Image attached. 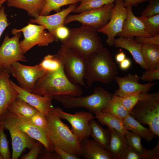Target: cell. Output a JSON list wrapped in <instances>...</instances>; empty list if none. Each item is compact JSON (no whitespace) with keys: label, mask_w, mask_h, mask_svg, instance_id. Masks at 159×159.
<instances>
[{"label":"cell","mask_w":159,"mask_h":159,"mask_svg":"<svg viewBox=\"0 0 159 159\" xmlns=\"http://www.w3.org/2000/svg\"><path fill=\"white\" fill-rule=\"evenodd\" d=\"M13 87L18 93V96L47 116L53 106L52 97L43 96L28 91L10 80Z\"/></svg>","instance_id":"e0dca14e"},{"label":"cell","mask_w":159,"mask_h":159,"mask_svg":"<svg viewBox=\"0 0 159 159\" xmlns=\"http://www.w3.org/2000/svg\"><path fill=\"white\" fill-rule=\"evenodd\" d=\"M32 93L53 97L59 95L81 96L82 88L71 82L65 75L62 68L59 70L46 72L36 82Z\"/></svg>","instance_id":"3957f363"},{"label":"cell","mask_w":159,"mask_h":159,"mask_svg":"<svg viewBox=\"0 0 159 159\" xmlns=\"http://www.w3.org/2000/svg\"><path fill=\"white\" fill-rule=\"evenodd\" d=\"M140 44H147L159 46V35L154 37H137L135 40Z\"/></svg>","instance_id":"f6af8a7d"},{"label":"cell","mask_w":159,"mask_h":159,"mask_svg":"<svg viewBox=\"0 0 159 159\" xmlns=\"http://www.w3.org/2000/svg\"><path fill=\"white\" fill-rule=\"evenodd\" d=\"M9 0H0V8L2 6L4 3Z\"/></svg>","instance_id":"db71d44e"},{"label":"cell","mask_w":159,"mask_h":159,"mask_svg":"<svg viewBox=\"0 0 159 159\" xmlns=\"http://www.w3.org/2000/svg\"><path fill=\"white\" fill-rule=\"evenodd\" d=\"M118 74L117 67L107 48L103 47L85 59V79L89 87L96 81L110 84Z\"/></svg>","instance_id":"6da1fadb"},{"label":"cell","mask_w":159,"mask_h":159,"mask_svg":"<svg viewBox=\"0 0 159 159\" xmlns=\"http://www.w3.org/2000/svg\"><path fill=\"white\" fill-rule=\"evenodd\" d=\"M41 25L29 23L20 29H13L12 34L22 32L24 39L19 42V46L22 53L24 54L36 45L40 47L47 46L56 40L55 37Z\"/></svg>","instance_id":"ba28073f"},{"label":"cell","mask_w":159,"mask_h":159,"mask_svg":"<svg viewBox=\"0 0 159 159\" xmlns=\"http://www.w3.org/2000/svg\"><path fill=\"white\" fill-rule=\"evenodd\" d=\"M149 0H123L124 6H136L139 4L143 2H148Z\"/></svg>","instance_id":"681fc988"},{"label":"cell","mask_w":159,"mask_h":159,"mask_svg":"<svg viewBox=\"0 0 159 159\" xmlns=\"http://www.w3.org/2000/svg\"><path fill=\"white\" fill-rule=\"evenodd\" d=\"M0 125L8 130L11 137L12 147L11 159H17L24 149H30L35 140L20 130L10 122L3 114L0 116Z\"/></svg>","instance_id":"5bb4252c"},{"label":"cell","mask_w":159,"mask_h":159,"mask_svg":"<svg viewBox=\"0 0 159 159\" xmlns=\"http://www.w3.org/2000/svg\"><path fill=\"white\" fill-rule=\"evenodd\" d=\"M46 117V134L53 147H58L78 157L81 155L80 143L69 127L61 120L54 107Z\"/></svg>","instance_id":"7a4b0ae2"},{"label":"cell","mask_w":159,"mask_h":159,"mask_svg":"<svg viewBox=\"0 0 159 159\" xmlns=\"http://www.w3.org/2000/svg\"><path fill=\"white\" fill-rule=\"evenodd\" d=\"M5 69L1 65H0V78L2 75Z\"/></svg>","instance_id":"f5cc1de1"},{"label":"cell","mask_w":159,"mask_h":159,"mask_svg":"<svg viewBox=\"0 0 159 159\" xmlns=\"http://www.w3.org/2000/svg\"><path fill=\"white\" fill-rule=\"evenodd\" d=\"M141 159H158L159 158V142L153 148L147 149L145 148L141 154Z\"/></svg>","instance_id":"60d3db41"},{"label":"cell","mask_w":159,"mask_h":159,"mask_svg":"<svg viewBox=\"0 0 159 159\" xmlns=\"http://www.w3.org/2000/svg\"><path fill=\"white\" fill-rule=\"evenodd\" d=\"M114 6V3H110L100 7L88 10L77 14H69L66 17L64 24L77 21L82 25L97 30L103 27L108 23Z\"/></svg>","instance_id":"9c48e42d"},{"label":"cell","mask_w":159,"mask_h":159,"mask_svg":"<svg viewBox=\"0 0 159 159\" xmlns=\"http://www.w3.org/2000/svg\"><path fill=\"white\" fill-rule=\"evenodd\" d=\"M43 145L40 142H36L30 151L27 154L24 155L20 157L21 159H37L42 152Z\"/></svg>","instance_id":"ab89813d"},{"label":"cell","mask_w":159,"mask_h":159,"mask_svg":"<svg viewBox=\"0 0 159 159\" xmlns=\"http://www.w3.org/2000/svg\"><path fill=\"white\" fill-rule=\"evenodd\" d=\"M69 32V28L64 25L58 27L56 29L54 36L56 40H60L61 41L67 37Z\"/></svg>","instance_id":"7bdbcfd3"},{"label":"cell","mask_w":159,"mask_h":159,"mask_svg":"<svg viewBox=\"0 0 159 159\" xmlns=\"http://www.w3.org/2000/svg\"><path fill=\"white\" fill-rule=\"evenodd\" d=\"M46 72L38 64L28 66L18 62L11 66L10 73L18 82L19 86L32 92L37 80Z\"/></svg>","instance_id":"4fadbf2b"},{"label":"cell","mask_w":159,"mask_h":159,"mask_svg":"<svg viewBox=\"0 0 159 159\" xmlns=\"http://www.w3.org/2000/svg\"><path fill=\"white\" fill-rule=\"evenodd\" d=\"M0 159H3L0 153Z\"/></svg>","instance_id":"11a10c76"},{"label":"cell","mask_w":159,"mask_h":159,"mask_svg":"<svg viewBox=\"0 0 159 159\" xmlns=\"http://www.w3.org/2000/svg\"><path fill=\"white\" fill-rule=\"evenodd\" d=\"M126 58V55L122 51H121L117 54L115 56L116 62L120 63Z\"/></svg>","instance_id":"816d5d0a"},{"label":"cell","mask_w":159,"mask_h":159,"mask_svg":"<svg viewBox=\"0 0 159 159\" xmlns=\"http://www.w3.org/2000/svg\"><path fill=\"white\" fill-rule=\"evenodd\" d=\"M107 129L110 136L107 150L112 155L114 159H120L128 145L125 135L113 128L108 127Z\"/></svg>","instance_id":"603a6c76"},{"label":"cell","mask_w":159,"mask_h":159,"mask_svg":"<svg viewBox=\"0 0 159 159\" xmlns=\"http://www.w3.org/2000/svg\"><path fill=\"white\" fill-rule=\"evenodd\" d=\"M9 74L5 69L0 78V116L18 95V92L10 84Z\"/></svg>","instance_id":"ffe728a7"},{"label":"cell","mask_w":159,"mask_h":159,"mask_svg":"<svg viewBox=\"0 0 159 159\" xmlns=\"http://www.w3.org/2000/svg\"><path fill=\"white\" fill-rule=\"evenodd\" d=\"M120 159H141V155L128 145Z\"/></svg>","instance_id":"ee69618b"},{"label":"cell","mask_w":159,"mask_h":159,"mask_svg":"<svg viewBox=\"0 0 159 159\" xmlns=\"http://www.w3.org/2000/svg\"><path fill=\"white\" fill-rule=\"evenodd\" d=\"M81 155L87 159H114L107 150L102 148L95 140L88 138L80 143Z\"/></svg>","instance_id":"7402d4cb"},{"label":"cell","mask_w":159,"mask_h":159,"mask_svg":"<svg viewBox=\"0 0 159 159\" xmlns=\"http://www.w3.org/2000/svg\"><path fill=\"white\" fill-rule=\"evenodd\" d=\"M125 135L128 145L138 153L142 154L145 148L141 143L142 138L139 135L127 130Z\"/></svg>","instance_id":"e575fe53"},{"label":"cell","mask_w":159,"mask_h":159,"mask_svg":"<svg viewBox=\"0 0 159 159\" xmlns=\"http://www.w3.org/2000/svg\"><path fill=\"white\" fill-rule=\"evenodd\" d=\"M140 79L143 81L152 82L159 80V69L146 70L141 76Z\"/></svg>","instance_id":"b9f144b4"},{"label":"cell","mask_w":159,"mask_h":159,"mask_svg":"<svg viewBox=\"0 0 159 159\" xmlns=\"http://www.w3.org/2000/svg\"><path fill=\"white\" fill-rule=\"evenodd\" d=\"M2 114L20 130L42 143L47 150L54 151L53 146L45 132L32 124L27 118L19 114L13 113L8 110Z\"/></svg>","instance_id":"7c38bea8"},{"label":"cell","mask_w":159,"mask_h":159,"mask_svg":"<svg viewBox=\"0 0 159 159\" xmlns=\"http://www.w3.org/2000/svg\"><path fill=\"white\" fill-rule=\"evenodd\" d=\"M132 6L126 7L127 13L121 31L117 34L132 39L134 37H150L142 22L134 14Z\"/></svg>","instance_id":"d6986e66"},{"label":"cell","mask_w":159,"mask_h":159,"mask_svg":"<svg viewBox=\"0 0 159 159\" xmlns=\"http://www.w3.org/2000/svg\"><path fill=\"white\" fill-rule=\"evenodd\" d=\"M90 136L102 148L107 150L110 140V133L108 129L103 128L93 119L90 121Z\"/></svg>","instance_id":"4316f807"},{"label":"cell","mask_w":159,"mask_h":159,"mask_svg":"<svg viewBox=\"0 0 159 159\" xmlns=\"http://www.w3.org/2000/svg\"><path fill=\"white\" fill-rule=\"evenodd\" d=\"M27 118L32 124L44 131L46 134L47 120L46 116L44 114L38 111L31 117Z\"/></svg>","instance_id":"74e56055"},{"label":"cell","mask_w":159,"mask_h":159,"mask_svg":"<svg viewBox=\"0 0 159 159\" xmlns=\"http://www.w3.org/2000/svg\"><path fill=\"white\" fill-rule=\"evenodd\" d=\"M129 115L140 124L147 125L159 137V92L141 93L137 103Z\"/></svg>","instance_id":"277c9868"},{"label":"cell","mask_w":159,"mask_h":159,"mask_svg":"<svg viewBox=\"0 0 159 159\" xmlns=\"http://www.w3.org/2000/svg\"><path fill=\"white\" fill-rule=\"evenodd\" d=\"M143 59L148 70L159 69V46L141 44Z\"/></svg>","instance_id":"484cf974"},{"label":"cell","mask_w":159,"mask_h":159,"mask_svg":"<svg viewBox=\"0 0 159 159\" xmlns=\"http://www.w3.org/2000/svg\"><path fill=\"white\" fill-rule=\"evenodd\" d=\"M114 45L116 47L128 50L136 63L145 70H148L143 58L141 44L132 39L119 36V38L115 39Z\"/></svg>","instance_id":"44dd1931"},{"label":"cell","mask_w":159,"mask_h":159,"mask_svg":"<svg viewBox=\"0 0 159 159\" xmlns=\"http://www.w3.org/2000/svg\"><path fill=\"white\" fill-rule=\"evenodd\" d=\"M77 4H74L69 5L67 8L52 15H39L36 18L30 19L29 22L42 26L54 36L56 29L64 25L66 17L70 13L73 12Z\"/></svg>","instance_id":"ac0fdd59"},{"label":"cell","mask_w":159,"mask_h":159,"mask_svg":"<svg viewBox=\"0 0 159 159\" xmlns=\"http://www.w3.org/2000/svg\"><path fill=\"white\" fill-rule=\"evenodd\" d=\"M3 126L0 125V153L3 159H11L9 142Z\"/></svg>","instance_id":"d590c367"},{"label":"cell","mask_w":159,"mask_h":159,"mask_svg":"<svg viewBox=\"0 0 159 159\" xmlns=\"http://www.w3.org/2000/svg\"><path fill=\"white\" fill-rule=\"evenodd\" d=\"M5 9L4 6H2L0 9V39L2 33L9 24L5 12Z\"/></svg>","instance_id":"bcb514c9"},{"label":"cell","mask_w":159,"mask_h":159,"mask_svg":"<svg viewBox=\"0 0 159 159\" xmlns=\"http://www.w3.org/2000/svg\"><path fill=\"white\" fill-rule=\"evenodd\" d=\"M123 121L127 130L144 138L148 142H151L154 138L157 137L149 128L144 127L130 115L123 119Z\"/></svg>","instance_id":"d4e9b609"},{"label":"cell","mask_w":159,"mask_h":159,"mask_svg":"<svg viewBox=\"0 0 159 159\" xmlns=\"http://www.w3.org/2000/svg\"><path fill=\"white\" fill-rule=\"evenodd\" d=\"M54 151L57 153L61 159H78L79 157L73 155L57 147H54Z\"/></svg>","instance_id":"7dc6e473"},{"label":"cell","mask_w":159,"mask_h":159,"mask_svg":"<svg viewBox=\"0 0 159 159\" xmlns=\"http://www.w3.org/2000/svg\"><path fill=\"white\" fill-rule=\"evenodd\" d=\"M57 54L69 80L74 84L85 86V58L75 50L62 44Z\"/></svg>","instance_id":"52a82bcc"},{"label":"cell","mask_w":159,"mask_h":159,"mask_svg":"<svg viewBox=\"0 0 159 159\" xmlns=\"http://www.w3.org/2000/svg\"><path fill=\"white\" fill-rule=\"evenodd\" d=\"M152 37L159 35V14L147 17H138Z\"/></svg>","instance_id":"836d02e7"},{"label":"cell","mask_w":159,"mask_h":159,"mask_svg":"<svg viewBox=\"0 0 159 159\" xmlns=\"http://www.w3.org/2000/svg\"><path fill=\"white\" fill-rule=\"evenodd\" d=\"M131 65V60L127 58H126L123 60L119 63V66L121 69L126 70L128 69Z\"/></svg>","instance_id":"f907efd6"},{"label":"cell","mask_w":159,"mask_h":159,"mask_svg":"<svg viewBox=\"0 0 159 159\" xmlns=\"http://www.w3.org/2000/svg\"><path fill=\"white\" fill-rule=\"evenodd\" d=\"M46 0H9L6 1L8 6L24 9L28 14L35 18L40 15Z\"/></svg>","instance_id":"cb8c5ba5"},{"label":"cell","mask_w":159,"mask_h":159,"mask_svg":"<svg viewBox=\"0 0 159 159\" xmlns=\"http://www.w3.org/2000/svg\"><path fill=\"white\" fill-rule=\"evenodd\" d=\"M40 158L43 159H61L60 157L55 151L46 150L42 153Z\"/></svg>","instance_id":"c3c4849f"},{"label":"cell","mask_w":159,"mask_h":159,"mask_svg":"<svg viewBox=\"0 0 159 159\" xmlns=\"http://www.w3.org/2000/svg\"><path fill=\"white\" fill-rule=\"evenodd\" d=\"M21 32L14 34L10 38L7 34L5 36L0 46V65L10 73L11 68L14 62L27 61L22 53L19 46V39Z\"/></svg>","instance_id":"30bf717a"},{"label":"cell","mask_w":159,"mask_h":159,"mask_svg":"<svg viewBox=\"0 0 159 159\" xmlns=\"http://www.w3.org/2000/svg\"><path fill=\"white\" fill-rule=\"evenodd\" d=\"M119 88L114 95L120 97L127 95L149 92L155 84L153 82L145 84L139 83L140 78L136 74L129 73L123 77L116 76L114 79Z\"/></svg>","instance_id":"2e32d148"},{"label":"cell","mask_w":159,"mask_h":159,"mask_svg":"<svg viewBox=\"0 0 159 159\" xmlns=\"http://www.w3.org/2000/svg\"><path fill=\"white\" fill-rule=\"evenodd\" d=\"M79 2V0H46L39 15H48L52 11L58 12L60 11L62 6Z\"/></svg>","instance_id":"4dcf8cb0"},{"label":"cell","mask_w":159,"mask_h":159,"mask_svg":"<svg viewBox=\"0 0 159 159\" xmlns=\"http://www.w3.org/2000/svg\"><path fill=\"white\" fill-rule=\"evenodd\" d=\"M103 112L110 114L122 120L129 115V112L122 105L118 96L114 94Z\"/></svg>","instance_id":"f546056e"},{"label":"cell","mask_w":159,"mask_h":159,"mask_svg":"<svg viewBox=\"0 0 159 159\" xmlns=\"http://www.w3.org/2000/svg\"><path fill=\"white\" fill-rule=\"evenodd\" d=\"M140 93L128 95L123 97L117 96L122 105L130 113L139 99Z\"/></svg>","instance_id":"8d00e7d4"},{"label":"cell","mask_w":159,"mask_h":159,"mask_svg":"<svg viewBox=\"0 0 159 159\" xmlns=\"http://www.w3.org/2000/svg\"><path fill=\"white\" fill-rule=\"evenodd\" d=\"M39 64L46 72H56L62 68L61 61L57 54L46 55Z\"/></svg>","instance_id":"d6a6232c"},{"label":"cell","mask_w":159,"mask_h":159,"mask_svg":"<svg viewBox=\"0 0 159 159\" xmlns=\"http://www.w3.org/2000/svg\"><path fill=\"white\" fill-rule=\"evenodd\" d=\"M95 118L97 119L101 124L115 130L125 135L127 130L123 120L109 113L100 112L95 114Z\"/></svg>","instance_id":"83f0119b"},{"label":"cell","mask_w":159,"mask_h":159,"mask_svg":"<svg viewBox=\"0 0 159 159\" xmlns=\"http://www.w3.org/2000/svg\"><path fill=\"white\" fill-rule=\"evenodd\" d=\"M69 30L67 37L61 42L75 50L85 59L103 47L96 29L82 25L69 29Z\"/></svg>","instance_id":"5b68a950"},{"label":"cell","mask_w":159,"mask_h":159,"mask_svg":"<svg viewBox=\"0 0 159 159\" xmlns=\"http://www.w3.org/2000/svg\"><path fill=\"white\" fill-rule=\"evenodd\" d=\"M54 109L61 119L66 120L71 125V130L80 143L84 139L89 137L90 121L95 118L91 113L82 111L72 114L64 111L59 107Z\"/></svg>","instance_id":"8fae6325"},{"label":"cell","mask_w":159,"mask_h":159,"mask_svg":"<svg viewBox=\"0 0 159 159\" xmlns=\"http://www.w3.org/2000/svg\"><path fill=\"white\" fill-rule=\"evenodd\" d=\"M80 4L73 12L77 14L84 11L100 7L107 4L114 3L116 0H79Z\"/></svg>","instance_id":"1f68e13d"},{"label":"cell","mask_w":159,"mask_h":159,"mask_svg":"<svg viewBox=\"0 0 159 159\" xmlns=\"http://www.w3.org/2000/svg\"><path fill=\"white\" fill-rule=\"evenodd\" d=\"M112 94L104 88L98 87L92 95L85 97L59 95L52 97L66 108L83 107L92 113L103 112L110 101Z\"/></svg>","instance_id":"8992f818"},{"label":"cell","mask_w":159,"mask_h":159,"mask_svg":"<svg viewBox=\"0 0 159 159\" xmlns=\"http://www.w3.org/2000/svg\"><path fill=\"white\" fill-rule=\"evenodd\" d=\"M149 4L141 13V16L149 17L159 14V0H149Z\"/></svg>","instance_id":"f35d334b"},{"label":"cell","mask_w":159,"mask_h":159,"mask_svg":"<svg viewBox=\"0 0 159 159\" xmlns=\"http://www.w3.org/2000/svg\"><path fill=\"white\" fill-rule=\"evenodd\" d=\"M7 110L15 114L29 118L38 111L18 96L9 105Z\"/></svg>","instance_id":"f1b7e54d"},{"label":"cell","mask_w":159,"mask_h":159,"mask_svg":"<svg viewBox=\"0 0 159 159\" xmlns=\"http://www.w3.org/2000/svg\"><path fill=\"white\" fill-rule=\"evenodd\" d=\"M111 18L103 27L97 30L106 35L107 44L110 46L114 45L115 37L121 31L124 22L126 19L127 11L124 6L123 0H116Z\"/></svg>","instance_id":"9a60e30c"}]
</instances>
